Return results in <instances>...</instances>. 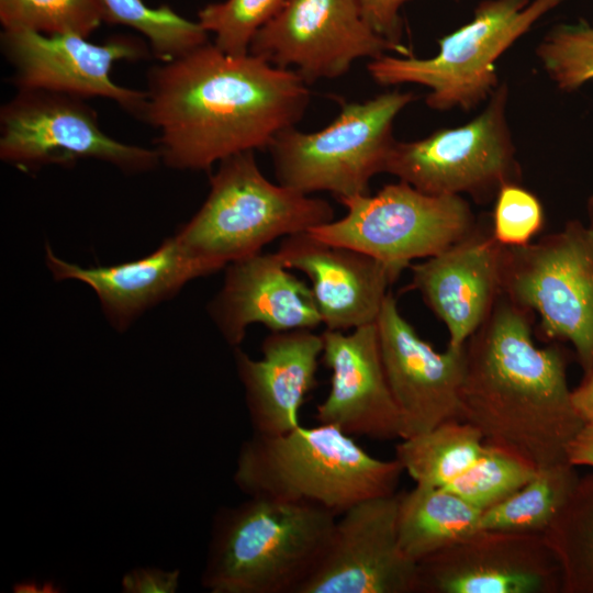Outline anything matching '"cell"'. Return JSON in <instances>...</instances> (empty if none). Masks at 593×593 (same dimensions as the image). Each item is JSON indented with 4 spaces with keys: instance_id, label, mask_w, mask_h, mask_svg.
<instances>
[{
    "instance_id": "cell-1",
    "label": "cell",
    "mask_w": 593,
    "mask_h": 593,
    "mask_svg": "<svg viewBox=\"0 0 593 593\" xmlns=\"http://www.w3.org/2000/svg\"><path fill=\"white\" fill-rule=\"evenodd\" d=\"M146 81L142 120L156 132L160 161L177 170H209L230 156L269 148L310 99L295 70L209 42L152 67Z\"/></svg>"
},
{
    "instance_id": "cell-2",
    "label": "cell",
    "mask_w": 593,
    "mask_h": 593,
    "mask_svg": "<svg viewBox=\"0 0 593 593\" xmlns=\"http://www.w3.org/2000/svg\"><path fill=\"white\" fill-rule=\"evenodd\" d=\"M533 313L503 292L465 345L459 419L484 444L542 468L568 460L584 426L572 403L567 362L557 345L537 347Z\"/></svg>"
},
{
    "instance_id": "cell-3",
    "label": "cell",
    "mask_w": 593,
    "mask_h": 593,
    "mask_svg": "<svg viewBox=\"0 0 593 593\" xmlns=\"http://www.w3.org/2000/svg\"><path fill=\"white\" fill-rule=\"evenodd\" d=\"M399 461L368 454L329 424L245 440L234 482L248 496H265L324 508L339 516L353 505L396 493Z\"/></svg>"
},
{
    "instance_id": "cell-4",
    "label": "cell",
    "mask_w": 593,
    "mask_h": 593,
    "mask_svg": "<svg viewBox=\"0 0 593 593\" xmlns=\"http://www.w3.org/2000/svg\"><path fill=\"white\" fill-rule=\"evenodd\" d=\"M335 514L248 496L217 511L201 583L212 593H298L331 540Z\"/></svg>"
},
{
    "instance_id": "cell-5",
    "label": "cell",
    "mask_w": 593,
    "mask_h": 593,
    "mask_svg": "<svg viewBox=\"0 0 593 593\" xmlns=\"http://www.w3.org/2000/svg\"><path fill=\"white\" fill-rule=\"evenodd\" d=\"M333 220L326 200L269 181L254 152H244L219 163L205 201L175 236L190 254L223 269L278 237Z\"/></svg>"
},
{
    "instance_id": "cell-6",
    "label": "cell",
    "mask_w": 593,
    "mask_h": 593,
    "mask_svg": "<svg viewBox=\"0 0 593 593\" xmlns=\"http://www.w3.org/2000/svg\"><path fill=\"white\" fill-rule=\"evenodd\" d=\"M563 0H483L473 18L438 41L428 58L383 55L368 64L380 86L416 83L429 89L428 108L470 111L500 86L495 61L519 37Z\"/></svg>"
},
{
    "instance_id": "cell-7",
    "label": "cell",
    "mask_w": 593,
    "mask_h": 593,
    "mask_svg": "<svg viewBox=\"0 0 593 593\" xmlns=\"http://www.w3.org/2000/svg\"><path fill=\"white\" fill-rule=\"evenodd\" d=\"M414 98L393 90L344 103L334 121L317 132L294 126L281 131L269 146L278 183L305 194L329 192L338 201L368 194L370 180L384 172L395 142L393 123Z\"/></svg>"
},
{
    "instance_id": "cell-8",
    "label": "cell",
    "mask_w": 593,
    "mask_h": 593,
    "mask_svg": "<svg viewBox=\"0 0 593 593\" xmlns=\"http://www.w3.org/2000/svg\"><path fill=\"white\" fill-rule=\"evenodd\" d=\"M573 219L522 247H505L503 293L539 318L547 340L572 345L584 376L593 370V195Z\"/></svg>"
},
{
    "instance_id": "cell-9",
    "label": "cell",
    "mask_w": 593,
    "mask_h": 593,
    "mask_svg": "<svg viewBox=\"0 0 593 593\" xmlns=\"http://www.w3.org/2000/svg\"><path fill=\"white\" fill-rule=\"evenodd\" d=\"M508 94L502 82L468 123L416 141H395L384 172L424 193L467 194L478 203L494 200L501 187L522 179L506 115Z\"/></svg>"
},
{
    "instance_id": "cell-10",
    "label": "cell",
    "mask_w": 593,
    "mask_h": 593,
    "mask_svg": "<svg viewBox=\"0 0 593 593\" xmlns=\"http://www.w3.org/2000/svg\"><path fill=\"white\" fill-rule=\"evenodd\" d=\"M346 214L309 232L317 239L349 247L403 271L412 261L437 255L477 224L462 195L424 193L399 180L374 195L339 200Z\"/></svg>"
},
{
    "instance_id": "cell-11",
    "label": "cell",
    "mask_w": 593,
    "mask_h": 593,
    "mask_svg": "<svg viewBox=\"0 0 593 593\" xmlns=\"http://www.w3.org/2000/svg\"><path fill=\"white\" fill-rule=\"evenodd\" d=\"M0 158L24 172L94 159L142 174L161 163L156 148L107 134L86 99L43 89H18L0 108Z\"/></svg>"
},
{
    "instance_id": "cell-12",
    "label": "cell",
    "mask_w": 593,
    "mask_h": 593,
    "mask_svg": "<svg viewBox=\"0 0 593 593\" xmlns=\"http://www.w3.org/2000/svg\"><path fill=\"white\" fill-rule=\"evenodd\" d=\"M388 52L411 56L402 43L369 26L357 0H284L249 46V54L277 67L294 66L307 85L343 76L355 60Z\"/></svg>"
},
{
    "instance_id": "cell-13",
    "label": "cell",
    "mask_w": 593,
    "mask_h": 593,
    "mask_svg": "<svg viewBox=\"0 0 593 593\" xmlns=\"http://www.w3.org/2000/svg\"><path fill=\"white\" fill-rule=\"evenodd\" d=\"M0 47L12 68L11 83L18 89L51 90L83 99L107 98L142 120L145 90L118 85L111 72L118 61L148 58L152 52L143 41L114 35L96 44L76 34L2 30Z\"/></svg>"
},
{
    "instance_id": "cell-14",
    "label": "cell",
    "mask_w": 593,
    "mask_h": 593,
    "mask_svg": "<svg viewBox=\"0 0 593 593\" xmlns=\"http://www.w3.org/2000/svg\"><path fill=\"white\" fill-rule=\"evenodd\" d=\"M562 573L542 533L479 529L417 562L416 593H557Z\"/></svg>"
},
{
    "instance_id": "cell-15",
    "label": "cell",
    "mask_w": 593,
    "mask_h": 593,
    "mask_svg": "<svg viewBox=\"0 0 593 593\" xmlns=\"http://www.w3.org/2000/svg\"><path fill=\"white\" fill-rule=\"evenodd\" d=\"M398 507L395 493L363 500L340 514L298 593H416L417 563L400 547Z\"/></svg>"
},
{
    "instance_id": "cell-16",
    "label": "cell",
    "mask_w": 593,
    "mask_h": 593,
    "mask_svg": "<svg viewBox=\"0 0 593 593\" xmlns=\"http://www.w3.org/2000/svg\"><path fill=\"white\" fill-rule=\"evenodd\" d=\"M376 323L387 380L401 414V439L459 419L465 346L436 350L402 315L391 292Z\"/></svg>"
},
{
    "instance_id": "cell-17",
    "label": "cell",
    "mask_w": 593,
    "mask_h": 593,
    "mask_svg": "<svg viewBox=\"0 0 593 593\" xmlns=\"http://www.w3.org/2000/svg\"><path fill=\"white\" fill-rule=\"evenodd\" d=\"M505 247L491 225L478 220L459 240L410 265L409 290H416L448 332L450 348H462L503 292Z\"/></svg>"
},
{
    "instance_id": "cell-18",
    "label": "cell",
    "mask_w": 593,
    "mask_h": 593,
    "mask_svg": "<svg viewBox=\"0 0 593 593\" xmlns=\"http://www.w3.org/2000/svg\"><path fill=\"white\" fill-rule=\"evenodd\" d=\"M321 335V361L331 371V387L316 406L318 424L334 425L349 436L401 439V414L383 368L377 323Z\"/></svg>"
},
{
    "instance_id": "cell-19",
    "label": "cell",
    "mask_w": 593,
    "mask_h": 593,
    "mask_svg": "<svg viewBox=\"0 0 593 593\" xmlns=\"http://www.w3.org/2000/svg\"><path fill=\"white\" fill-rule=\"evenodd\" d=\"M289 269L307 276L326 329L347 331L374 323L402 272L359 250L315 238L309 231L284 237L278 250Z\"/></svg>"
},
{
    "instance_id": "cell-20",
    "label": "cell",
    "mask_w": 593,
    "mask_h": 593,
    "mask_svg": "<svg viewBox=\"0 0 593 593\" xmlns=\"http://www.w3.org/2000/svg\"><path fill=\"white\" fill-rule=\"evenodd\" d=\"M278 251H262L230 262L208 312L225 342L243 343L247 327L270 332L314 329L322 324L311 288L288 271Z\"/></svg>"
},
{
    "instance_id": "cell-21",
    "label": "cell",
    "mask_w": 593,
    "mask_h": 593,
    "mask_svg": "<svg viewBox=\"0 0 593 593\" xmlns=\"http://www.w3.org/2000/svg\"><path fill=\"white\" fill-rule=\"evenodd\" d=\"M45 261L55 280H78L89 286L118 332L175 296L191 280L221 270L190 254L175 235L147 256L113 266L81 267L59 258L49 245L45 246Z\"/></svg>"
},
{
    "instance_id": "cell-22",
    "label": "cell",
    "mask_w": 593,
    "mask_h": 593,
    "mask_svg": "<svg viewBox=\"0 0 593 593\" xmlns=\"http://www.w3.org/2000/svg\"><path fill=\"white\" fill-rule=\"evenodd\" d=\"M233 349L253 433L273 436L298 427L300 407L317 384L322 335L313 329L270 332L260 359Z\"/></svg>"
},
{
    "instance_id": "cell-23",
    "label": "cell",
    "mask_w": 593,
    "mask_h": 593,
    "mask_svg": "<svg viewBox=\"0 0 593 593\" xmlns=\"http://www.w3.org/2000/svg\"><path fill=\"white\" fill-rule=\"evenodd\" d=\"M482 513L444 488L415 484L399 493L400 547L417 563L478 532Z\"/></svg>"
},
{
    "instance_id": "cell-24",
    "label": "cell",
    "mask_w": 593,
    "mask_h": 593,
    "mask_svg": "<svg viewBox=\"0 0 593 593\" xmlns=\"http://www.w3.org/2000/svg\"><path fill=\"white\" fill-rule=\"evenodd\" d=\"M483 446V437L475 427L450 419L400 439L395 459L416 484L445 488L477 460Z\"/></svg>"
},
{
    "instance_id": "cell-25",
    "label": "cell",
    "mask_w": 593,
    "mask_h": 593,
    "mask_svg": "<svg viewBox=\"0 0 593 593\" xmlns=\"http://www.w3.org/2000/svg\"><path fill=\"white\" fill-rule=\"evenodd\" d=\"M577 468L569 461L538 468L525 485L482 513L480 529L542 533L574 490Z\"/></svg>"
},
{
    "instance_id": "cell-26",
    "label": "cell",
    "mask_w": 593,
    "mask_h": 593,
    "mask_svg": "<svg viewBox=\"0 0 593 593\" xmlns=\"http://www.w3.org/2000/svg\"><path fill=\"white\" fill-rule=\"evenodd\" d=\"M562 573V592L593 593V471L580 479L542 532Z\"/></svg>"
},
{
    "instance_id": "cell-27",
    "label": "cell",
    "mask_w": 593,
    "mask_h": 593,
    "mask_svg": "<svg viewBox=\"0 0 593 593\" xmlns=\"http://www.w3.org/2000/svg\"><path fill=\"white\" fill-rule=\"evenodd\" d=\"M105 22L139 32L159 61L178 58L208 43V32L197 21L178 14L167 4L152 8L143 0H100Z\"/></svg>"
},
{
    "instance_id": "cell-28",
    "label": "cell",
    "mask_w": 593,
    "mask_h": 593,
    "mask_svg": "<svg viewBox=\"0 0 593 593\" xmlns=\"http://www.w3.org/2000/svg\"><path fill=\"white\" fill-rule=\"evenodd\" d=\"M537 469L508 450L484 444L477 460L444 489L484 512L525 485Z\"/></svg>"
},
{
    "instance_id": "cell-29",
    "label": "cell",
    "mask_w": 593,
    "mask_h": 593,
    "mask_svg": "<svg viewBox=\"0 0 593 593\" xmlns=\"http://www.w3.org/2000/svg\"><path fill=\"white\" fill-rule=\"evenodd\" d=\"M103 22L100 0H0L3 30H26L88 37Z\"/></svg>"
},
{
    "instance_id": "cell-30",
    "label": "cell",
    "mask_w": 593,
    "mask_h": 593,
    "mask_svg": "<svg viewBox=\"0 0 593 593\" xmlns=\"http://www.w3.org/2000/svg\"><path fill=\"white\" fill-rule=\"evenodd\" d=\"M535 53L559 90H578L593 80V21L555 25L539 42Z\"/></svg>"
},
{
    "instance_id": "cell-31",
    "label": "cell",
    "mask_w": 593,
    "mask_h": 593,
    "mask_svg": "<svg viewBox=\"0 0 593 593\" xmlns=\"http://www.w3.org/2000/svg\"><path fill=\"white\" fill-rule=\"evenodd\" d=\"M284 0H225L198 12V22L213 33L214 45L231 55H246L258 31L280 10Z\"/></svg>"
},
{
    "instance_id": "cell-32",
    "label": "cell",
    "mask_w": 593,
    "mask_h": 593,
    "mask_svg": "<svg viewBox=\"0 0 593 593\" xmlns=\"http://www.w3.org/2000/svg\"><path fill=\"white\" fill-rule=\"evenodd\" d=\"M493 201L491 231L503 247L525 246L544 228V206L538 197L521 182L501 187Z\"/></svg>"
},
{
    "instance_id": "cell-33",
    "label": "cell",
    "mask_w": 593,
    "mask_h": 593,
    "mask_svg": "<svg viewBox=\"0 0 593 593\" xmlns=\"http://www.w3.org/2000/svg\"><path fill=\"white\" fill-rule=\"evenodd\" d=\"M407 1L410 0H357L360 12L369 26L394 43H401L400 9Z\"/></svg>"
},
{
    "instance_id": "cell-34",
    "label": "cell",
    "mask_w": 593,
    "mask_h": 593,
    "mask_svg": "<svg viewBox=\"0 0 593 593\" xmlns=\"http://www.w3.org/2000/svg\"><path fill=\"white\" fill-rule=\"evenodd\" d=\"M180 571L139 567L126 572L121 582L124 593H175Z\"/></svg>"
},
{
    "instance_id": "cell-35",
    "label": "cell",
    "mask_w": 593,
    "mask_h": 593,
    "mask_svg": "<svg viewBox=\"0 0 593 593\" xmlns=\"http://www.w3.org/2000/svg\"><path fill=\"white\" fill-rule=\"evenodd\" d=\"M568 460L575 467L593 469V425L585 424L568 448Z\"/></svg>"
},
{
    "instance_id": "cell-36",
    "label": "cell",
    "mask_w": 593,
    "mask_h": 593,
    "mask_svg": "<svg viewBox=\"0 0 593 593\" xmlns=\"http://www.w3.org/2000/svg\"><path fill=\"white\" fill-rule=\"evenodd\" d=\"M573 406L584 425H593V370L572 390Z\"/></svg>"
}]
</instances>
